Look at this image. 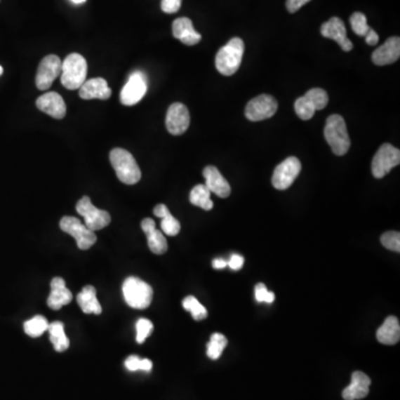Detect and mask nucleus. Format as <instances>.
Masks as SVG:
<instances>
[{
    "instance_id": "nucleus-39",
    "label": "nucleus",
    "mask_w": 400,
    "mask_h": 400,
    "mask_svg": "<svg viewBox=\"0 0 400 400\" xmlns=\"http://www.w3.org/2000/svg\"><path fill=\"white\" fill-rule=\"evenodd\" d=\"M243 257L240 256V255H232V258H230L229 262H228V266L232 268V270H239L241 269V267L244 265Z\"/></svg>"
},
{
    "instance_id": "nucleus-36",
    "label": "nucleus",
    "mask_w": 400,
    "mask_h": 400,
    "mask_svg": "<svg viewBox=\"0 0 400 400\" xmlns=\"http://www.w3.org/2000/svg\"><path fill=\"white\" fill-rule=\"evenodd\" d=\"M255 297L258 302L272 304L275 300V293H270L264 284H258L255 288Z\"/></svg>"
},
{
    "instance_id": "nucleus-10",
    "label": "nucleus",
    "mask_w": 400,
    "mask_h": 400,
    "mask_svg": "<svg viewBox=\"0 0 400 400\" xmlns=\"http://www.w3.org/2000/svg\"><path fill=\"white\" fill-rule=\"evenodd\" d=\"M148 89L147 76L142 72H135L131 74L128 81L124 86L120 93V102L125 106H133L138 104Z\"/></svg>"
},
{
    "instance_id": "nucleus-24",
    "label": "nucleus",
    "mask_w": 400,
    "mask_h": 400,
    "mask_svg": "<svg viewBox=\"0 0 400 400\" xmlns=\"http://www.w3.org/2000/svg\"><path fill=\"white\" fill-rule=\"evenodd\" d=\"M376 337L380 344L389 346L397 344L400 339L399 320L395 316L386 318L384 324L377 331Z\"/></svg>"
},
{
    "instance_id": "nucleus-41",
    "label": "nucleus",
    "mask_w": 400,
    "mask_h": 400,
    "mask_svg": "<svg viewBox=\"0 0 400 400\" xmlns=\"http://www.w3.org/2000/svg\"><path fill=\"white\" fill-rule=\"evenodd\" d=\"M169 209L167 206L164 205V204H160V205L156 206L155 209H154V213L155 216L159 217V218H163L166 213H168Z\"/></svg>"
},
{
    "instance_id": "nucleus-12",
    "label": "nucleus",
    "mask_w": 400,
    "mask_h": 400,
    "mask_svg": "<svg viewBox=\"0 0 400 400\" xmlns=\"http://www.w3.org/2000/svg\"><path fill=\"white\" fill-rule=\"evenodd\" d=\"M62 74V60L56 55H48L40 62L36 75V86L39 91L51 88L53 81Z\"/></svg>"
},
{
    "instance_id": "nucleus-18",
    "label": "nucleus",
    "mask_w": 400,
    "mask_h": 400,
    "mask_svg": "<svg viewBox=\"0 0 400 400\" xmlns=\"http://www.w3.org/2000/svg\"><path fill=\"white\" fill-rule=\"evenodd\" d=\"M203 175L205 177L206 187L211 190V192H213L220 198L229 197L232 192L229 182H227L215 166H207L204 169Z\"/></svg>"
},
{
    "instance_id": "nucleus-15",
    "label": "nucleus",
    "mask_w": 400,
    "mask_h": 400,
    "mask_svg": "<svg viewBox=\"0 0 400 400\" xmlns=\"http://www.w3.org/2000/svg\"><path fill=\"white\" fill-rule=\"evenodd\" d=\"M320 32L324 37L335 40L344 51H350L354 48L352 40L347 37V30L344 22L338 17H333V18L329 19L328 22L321 25Z\"/></svg>"
},
{
    "instance_id": "nucleus-38",
    "label": "nucleus",
    "mask_w": 400,
    "mask_h": 400,
    "mask_svg": "<svg viewBox=\"0 0 400 400\" xmlns=\"http://www.w3.org/2000/svg\"><path fill=\"white\" fill-rule=\"evenodd\" d=\"M312 0H287L286 3V7H287V11L291 13H295L298 11L299 9L302 8V6L306 5L307 3H309Z\"/></svg>"
},
{
    "instance_id": "nucleus-5",
    "label": "nucleus",
    "mask_w": 400,
    "mask_h": 400,
    "mask_svg": "<svg viewBox=\"0 0 400 400\" xmlns=\"http://www.w3.org/2000/svg\"><path fill=\"white\" fill-rule=\"evenodd\" d=\"M124 298L133 309H146L152 304L154 291L144 280L128 277L123 284Z\"/></svg>"
},
{
    "instance_id": "nucleus-22",
    "label": "nucleus",
    "mask_w": 400,
    "mask_h": 400,
    "mask_svg": "<svg viewBox=\"0 0 400 400\" xmlns=\"http://www.w3.org/2000/svg\"><path fill=\"white\" fill-rule=\"evenodd\" d=\"M142 228L146 234L150 251L156 255H164L168 249V244L163 232L156 228L154 219L145 218L142 222Z\"/></svg>"
},
{
    "instance_id": "nucleus-2",
    "label": "nucleus",
    "mask_w": 400,
    "mask_h": 400,
    "mask_svg": "<svg viewBox=\"0 0 400 400\" xmlns=\"http://www.w3.org/2000/svg\"><path fill=\"white\" fill-rule=\"evenodd\" d=\"M245 44L243 39L235 37L230 39L216 55V68L224 76H232L239 69L243 60Z\"/></svg>"
},
{
    "instance_id": "nucleus-9",
    "label": "nucleus",
    "mask_w": 400,
    "mask_h": 400,
    "mask_svg": "<svg viewBox=\"0 0 400 400\" xmlns=\"http://www.w3.org/2000/svg\"><path fill=\"white\" fill-rule=\"evenodd\" d=\"M400 164V152L398 148L390 144H384L371 163V171L375 178H384L394 167Z\"/></svg>"
},
{
    "instance_id": "nucleus-43",
    "label": "nucleus",
    "mask_w": 400,
    "mask_h": 400,
    "mask_svg": "<svg viewBox=\"0 0 400 400\" xmlns=\"http://www.w3.org/2000/svg\"><path fill=\"white\" fill-rule=\"evenodd\" d=\"M72 3L76 4V5H81V4L86 3L87 0H70Z\"/></svg>"
},
{
    "instance_id": "nucleus-3",
    "label": "nucleus",
    "mask_w": 400,
    "mask_h": 400,
    "mask_svg": "<svg viewBox=\"0 0 400 400\" xmlns=\"http://www.w3.org/2000/svg\"><path fill=\"white\" fill-rule=\"evenodd\" d=\"M326 140L337 156L346 155L350 148V138L346 121L340 115H331L324 129Z\"/></svg>"
},
{
    "instance_id": "nucleus-44",
    "label": "nucleus",
    "mask_w": 400,
    "mask_h": 400,
    "mask_svg": "<svg viewBox=\"0 0 400 400\" xmlns=\"http://www.w3.org/2000/svg\"><path fill=\"white\" fill-rule=\"evenodd\" d=\"M4 74V68L3 67L0 66V76L3 75Z\"/></svg>"
},
{
    "instance_id": "nucleus-26",
    "label": "nucleus",
    "mask_w": 400,
    "mask_h": 400,
    "mask_svg": "<svg viewBox=\"0 0 400 400\" xmlns=\"http://www.w3.org/2000/svg\"><path fill=\"white\" fill-rule=\"evenodd\" d=\"M48 331L49 339L56 352H66L69 348V339L65 333V326L62 321H53L49 324Z\"/></svg>"
},
{
    "instance_id": "nucleus-34",
    "label": "nucleus",
    "mask_w": 400,
    "mask_h": 400,
    "mask_svg": "<svg viewBox=\"0 0 400 400\" xmlns=\"http://www.w3.org/2000/svg\"><path fill=\"white\" fill-rule=\"evenodd\" d=\"M137 336L136 340L138 344H144L150 333L154 331V325L149 319L140 318L136 324Z\"/></svg>"
},
{
    "instance_id": "nucleus-17",
    "label": "nucleus",
    "mask_w": 400,
    "mask_h": 400,
    "mask_svg": "<svg viewBox=\"0 0 400 400\" xmlns=\"http://www.w3.org/2000/svg\"><path fill=\"white\" fill-rule=\"evenodd\" d=\"M400 57V38L390 37L373 53V62L377 66H386L397 62Z\"/></svg>"
},
{
    "instance_id": "nucleus-35",
    "label": "nucleus",
    "mask_w": 400,
    "mask_h": 400,
    "mask_svg": "<svg viewBox=\"0 0 400 400\" xmlns=\"http://www.w3.org/2000/svg\"><path fill=\"white\" fill-rule=\"evenodd\" d=\"M382 246L389 251H400V234L398 232H387L380 238Z\"/></svg>"
},
{
    "instance_id": "nucleus-30",
    "label": "nucleus",
    "mask_w": 400,
    "mask_h": 400,
    "mask_svg": "<svg viewBox=\"0 0 400 400\" xmlns=\"http://www.w3.org/2000/svg\"><path fill=\"white\" fill-rule=\"evenodd\" d=\"M182 307L187 312H189L192 314V318L194 319L199 320L205 319L207 316H208V312L206 309L203 305L198 302L197 299L194 296H188L182 300Z\"/></svg>"
},
{
    "instance_id": "nucleus-16",
    "label": "nucleus",
    "mask_w": 400,
    "mask_h": 400,
    "mask_svg": "<svg viewBox=\"0 0 400 400\" xmlns=\"http://www.w3.org/2000/svg\"><path fill=\"white\" fill-rule=\"evenodd\" d=\"M38 109L45 112L55 119H62L66 116V104L64 99L55 91L44 93L36 102Z\"/></svg>"
},
{
    "instance_id": "nucleus-42",
    "label": "nucleus",
    "mask_w": 400,
    "mask_h": 400,
    "mask_svg": "<svg viewBox=\"0 0 400 400\" xmlns=\"http://www.w3.org/2000/svg\"><path fill=\"white\" fill-rule=\"evenodd\" d=\"M228 266V262L222 258H216L213 262V267L215 269H224Z\"/></svg>"
},
{
    "instance_id": "nucleus-25",
    "label": "nucleus",
    "mask_w": 400,
    "mask_h": 400,
    "mask_svg": "<svg viewBox=\"0 0 400 400\" xmlns=\"http://www.w3.org/2000/svg\"><path fill=\"white\" fill-rule=\"evenodd\" d=\"M77 302L85 314H95V315L102 314V305L97 299L96 288L93 286L84 287L83 291L78 293Z\"/></svg>"
},
{
    "instance_id": "nucleus-1",
    "label": "nucleus",
    "mask_w": 400,
    "mask_h": 400,
    "mask_svg": "<svg viewBox=\"0 0 400 400\" xmlns=\"http://www.w3.org/2000/svg\"><path fill=\"white\" fill-rule=\"evenodd\" d=\"M109 158L112 168L115 169L120 182L126 185H135L140 180L142 171L128 150L115 148L110 152Z\"/></svg>"
},
{
    "instance_id": "nucleus-21",
    "label": "nucleus",
    "mask_w": 400,
    "mask_h": 400,
    "mask_svg": "<svg viewBox=\"0 0 400 400\" xmlns=\"http://www.w3.org/2000/svg\"><path fill=\"white\" fill-rule=\"evenodd\" d=\"M51 295L47 299V305L53 310H59L62 307L69 304L72 300V293L67 288L65 280L55 277L51 283Z\"/></svg>"
},
{
    "instance_id": "nucleus-31",
    "label": "nucleus",
    "mask_w": 400,
    "mask_h": 400,
    "mask_svg": "<svg viewBox=\"0 0 400 400\" xmlns=\"http://www.w3.org/2000/svg\"><path fill=\"white\" fill-rule=\"evenodd\" d=\"M350 25L356 35L360 37H366L371 32V27L367 24V18L363 13H354L350 17Z\"/></svg>"
},
{
    "instance_id": "nucleus-7",
    "label": "nucleus",
    "mask_w": 400,
    "mask_h": 400,
    "mask_svg": "<svg viewBox=\"0 0 400 400\" xmlns=\"http://www.w3.org/2000/svg\"><path fill=\"white\" fill-rule=\"evenodd\" d=\"M60 229L75 238L78 248L87 251L96 243V234L87 228L84 222L76 217L66 216L60 220Z\"/></svg>"
},
{
    "instance_id": "nucleus-13",
    "label": "nucleus",
    "mask_w": 400,
    "mask_h": 400,
    "mask_svg": "<svg viewBox=\"0 0 400 400\" xmlns=\"http://www.w3.org/2000/svg\"><path fill=\"white\" fill-rule=\"evenodd\" d=\"M278 109L277 100L269 95H260L251 99L246 107L245 115L251 121H260L275 115Z\"/></svg>"
},
{
    "instance_id": "nucleus-32",
    "label": "nucleus",
    "mask_w": 400,
    "mask_h": 400,
    "mask_svg": "<svg viewBox=\"0 0 400 400\" xmlns=\"http://www.w3.org/2000/svg\"><path fill=\"white\" fill-rule=\"evenodd\" d=\"M126 368L128 369L129 371H147V373H149L150 371L152 369V360L147 359H142V358H139L138 356H129L125 361Z\"/></svg>"
},
{
    "instance_id": "nucleus-8",
    "label": "nucleus",
    "mask_w": 400,
    "mask_h": 400,
    "mask_svg": "<svg viewBox=\"0 0 400 400\" xmlns=\"http://www.w3.org/2000/svg\"><path fill=\"white\" fill-rule=\"evenodd\" d=\"M76 211L80 216H83L85 219L84 224L93 232L104 229L105 227L108 226L112 222L109 213L95 207L87 196L78 201L77 205H76Z\"/></svg>"
},
{
    "instance_id": "nucleus-27",
    "label": "nucleus",
    "mask_w": 400,
    "mask_h": 400,
    "mask_svg": "<svg viewBox=\"0 0 400 400\" xmlns=\"http://www.w3.org/2000/svg\"><path fill=\"white\" fill-rule=\"evenodd\" d=\"M211 196V190L206 187V185H197L190 192V203L194 206L200 207L204 211H211L213 207V203Z\"/></svg>"
},
{
    "instance_id": "nucleus-37",
    "label": "nucleus",
    "mask_w": 400,
    "mask_h": 400,
    "mask_svg": "<svg viewBox=\"0 0 400 400\" xmlns=\"http://www.w3.org/2000/svg\"><path fill=\"white\" fill-rule=\"evenodd\" d=\"M182 0H161V11L166 13H176L182 7Z\"/></svg>"
},
{
    "instance_id": "nucleus-29",
    "label": "nucleus",
    "mask_w": 400,
    "mask_h": 400,
    "mask_svg": "<svg viewBox=\"0 0 400 400\" xmlns=\"http://www.w3.org/2000/svg\"><path fill=\"white\" fill-rule=\"evenodd\" d=\"M227 344H228V340L222 333H213L211 337V342L207 345V356L213 360L219 359L225 348H226Z\"/></svg>"
},
{
    "instance_id": "nucleus-23",
    "label": "nucleus",
    "mask_w": 400,
    "mask_h": 400,
    "mask_svg": "<svg viewBox=\"0 0 400 400\" xmlns=\"http://www.w3.org/2000/svg\"><path fill=\"white\" fill-rule=\"evenodd\" d=\"M173 35L187 46L197 45L201 40V35L196 32L192 20L187 17L176 19L173 22Z\"/></svg>"
},
{
    "instance_id": "nucleus-28",
    "label": "nucleus",
    "mask_w": 400,
    "mask_h": 400,
    "mask_svg": "<svg viewBox=\"0 0 400 400\" xmlns=\"http://www.w3.org/2000/svg\"><path fill=\"white\" fill-rule=\"evenodd\" d=\"M48 327L49 323L44 316H35L24 324L25 333L32 338L41 336L45 331H48Z\"/></svg>"
},
{
    "instance_id": "nucleus-40",
    "label": "nucleus",
    "mask_w": 400,
    "mask_h": 400,
    "mask_svg": "<svg viewBox=\"0 0 400 400\" xmlns=\"http://www.w3.org/2000/svg\"><path fill=\"white\" fill-rule=\"evenodd\" d=\"M366 43L368 44L371 46H375L378 44L379 41V36L376 32L373 29H371V32L366 35Z\"/></svg>"
},
{
    "instance_id": "nucleus-11",
    "label": "nucleus",
    "mask_w": 400,
    "mask_h": 400,
    "mask_svg": "<svg viewBox=\"0 0 400 400\" xmlns=\"http://www.w3.org/2000/svg\"><path fill=\"white\" fill-rule=\"evenodd\" d=\"M300 171H302V164L298 158L288 157L276 167L272 175V185L278 190L288 189L296 180Z\"/></svg>"
},
{
    "instance_id": "nucleus-33",
    "label": "nucleus",
    "mask_w": 400,
    "mask_h": 400,
    "mask_svg": "<svg viewBox=\"0 0 400 400\" xmlns=\"http://www.w3.org/2000/svg\"><path fill=\"white\" fill-rule=\"evenodd\" d=\"M161 229L167 236H176L180 232V222L177 220L175 217L171 215V211L166 213L165 216L161 218Z\"/></svg>"
},
{
    "instance_id": "nucleus-6",
    "label": "nucleus",
    "mask_w": 400,
    "mask_h": 400,
    "mask_svg": "<svg viewBox=\"0 0 400 400\" xmlns=\"http://www.w3.org/2000/svg\"><path fill=\"white\" fill-rule=\"evenodd\" d=\"M328 93L321 88H312L307 91L305 96L297 99L295 102V112L302 120H309L314 117L317 110H321L328 104Z\"/></svg>"
},
{
    "instance_id": "nucleus-4",
    "label": "nucleus",
    "mask_w": 400,
    "mask_h": 400,
    "mask_svg": "<svg viewBox=\"0 0 400 400\" xmlns=\"http://www.w3.org/2000/svg\"><path fill=\"white\" fill-rule=\"evenodd\" d=\"M87 62L79 53H70L64 62H62V74L60 80L65 88L69 91L79 89L86 81L87 77Z\"/></svg>"
},
{
    "instance_id": "nucleus-19",
    "label": "nucleus",
    "mask_w": 400,
    "mask_h": 400,
    "mask_svg": "<svg viewBox=\"0 0 400 400\" xmlns=\"http://www.w3.org/2000/svg\"><path fill=\"white\" fill-rule=\"evenodd\" d=\"M79 96L81 99L91 100V99H100L107 100L112 96V89L104 78H93L86 80L79 88Z\"/></svg>"
},
{
    "instance_id": "nucleus-20",
    "label": "nucleus",
    "mask_w": 400,
    "mask_h": 400,
    "mask_svg": "<svg viewBox=\"0 0 400 400\" xmlns=\"http://www.w3.org/2000/svg\"><path fill=\"white\" fill-rule=\"evenodd\" d=\"M371 380L363 371H355L352 373V382L342 392L345 400L363 399L369 394Z\"/></svg>"
},
{
    "instance_id": "nucleus-14",
    "label": "nucleus",
    "mask_w": 400,
    "mask_h": 400,
    "mask_svg": "<svg viewBox=\"0 0 400 400\" xmlns=\"http://www.w3.org/2000/svg\"><path fill=\"white\" fill-rule=\"evenodd\" d=\"M190 125L189 110L180 102L171 105L166 116V127L173 136L186 133Z\"/></svg>"
}]
</instances>
